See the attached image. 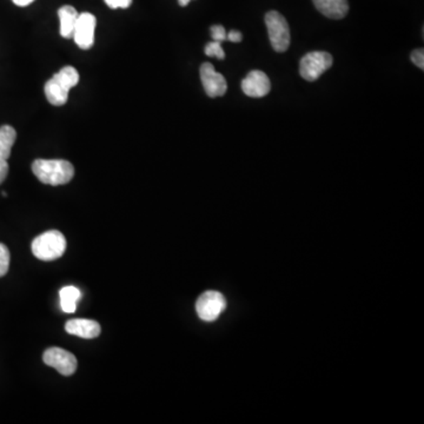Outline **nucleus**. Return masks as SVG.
Listing matches in <instances>:
<instances>
[{"instance_id": "6ab92c4d", "label": "nucleus", "mask_w": 424, "mask_h": 424, "mask_svg": "<svg viewBox=\"0 0 424 424\" xmlns=\"http://www.w3.org/2000/svg\"><path fill=\"white\" fill-rule=\"evenodd\" d=\"M410 59L418 68L424 70V51L423 48H416L411 52Z\"/></svg>"}, {"instance_id": "7ed1b4c3", "label": "nucleus", "mask_w": 424, "mask_h": 424, "mask_svg": "<svg viewBox=\"0 0 424 424\" xmlns=\"http://www.w3.org/2000/svg\"><path fill=\"white\" fill-rule=\"evenodd\" d=\"M32 252L41 261H55L66 250V239L61 231L48 230L39 234L32 242Z\"/></svg>"}, {"instance_id": "2eb2a0df", "label": "nucleus", "mask_w": 424, "mask_h": 424, "mask_svg": "<svg viewBox=\"0 0 424 424\" xmlns=\"http://www.w3.org/2000/svg\"><path fill=\"white\" fill-rule=\"evenodd\" d=\"M17 140V133L11 125L0 126V160L10 158L14 142Z\"/></svg>"}, {"instance_id": "b1692460", "label": "nucleus", "mask_w": 424, "mask_h": 424, "mask_svg": "<svg viewBox=\"0 0 424 424\" xmlns=\"http://www.w3.org/2000/svg\"><path fill=\"white\" fill-rule=\"evenodd\" d=\"M190 1L191 0H178V4H180V6H187Z\"/></svg>"}, {"instance_id": "9b49d317", "label": "nucleus", "mask_w": 424, "mask_h": 424, "mask_svg": "<svg viewBox=\"0 0 424 424\" xmlns=\"http://www.w3.org/2000/svg\"><path fill=\"white\" fill-rule=\"evenodd\" d=\"M65 330L70 335L92 339L99 336L100 326L98 322L92 321V319H75L66 322Z\"/></svg>"}, {"instance_id": "aec40b11", "label": "nucleus", "mask_w": 424, "mask_h": 424, "mask_svg": "<svg viewBox=\"0 0 424 424\" xmlns=\"http://www.w3.org/2000/svg\"><path fill=\"white\" fill-rule=\"evenodd\" d=\"M110 9H128L133 4V0H104Z\"/></svg>"}, {"instance_id": "39448f33", "label": "nucleus", "mask_w": 424, "mask_h": 424, "mask_svg": "<svg viewBox=\"0 0 424 424\" xmlns=\"http://www.w3.org/2000/svg\"><path fill=\"white\" fill-rule=\"evenodd\" d=\"M333 65V56L324 51L310 52L301 59L299 75L306 82H315Z\"/></svg>"}, {"instance_id": "4be33fe9", "label": "nucleus", "mask_w": 424, "mask_h": 424, "mask_svg": "<svg viewBox=\"0 0 424 424\" xmlns=\"http://www.w3.org/2000/svg\"><path fill=\"white\" fill-rule=\"evenodd\" d=\"M7 173H9L7 160H0V184L3 183L4 180H5Z\"/></svg>"}, {"instance_id": "4468645a", "label": "nucleus", "mask_w": 424, "mask_h": 424, "mask_svg": "<svg viewBox=\"0 0 424 424\" xmlns=\"http://www.w3.org/2000/svg\"><path fill=\"white\" fill-rule=\"evenodd\" d=\"M59 297H61V310L66 314H73L77 309V303L82 297V292L78 288L68 285L61 289L59 291Z\"/></svg>"}, {"instance_id": "f8f14e48", "label": "nucleus", "mask_w": 424, "mask_h": 424, "mask_svg": "<svg viewBox=\"0 0 424 424\" xmlns=\"http://www.w3.org/2000/svg\"><path fill=\"white\" fill-rule=\"evenodd\" d=\"M316 9L330 19H342L349 12L348 0H312Z\"/></svg>"}, {"instance_id": "f03ea898", "label": "nucleus", "mask_w": 424, "mask_h": 424, "mask_svg": "<svg viewBox=\"0 0 424 424\" xmlns=\"http://www.w3.org/2000/svg\"><path fill=\"white\" fill-rule=\"evenodd\" d=\"M78 83V71L72 66H65L45 84V97L52 105H64L68 102L70 90Z\"/></svg>"}, {"instance_id": "0eeeda50", "label": "nucleus", "mask_w": 424, "mask_h": 424, "mask_svg": "<svg viewBox=\"0 0 424 424\" xmlns=\"http://www.w3.org/2000/svg\"><path fill=\"white\" fill-rule=\"evenodd\" d=\"M43 360L46 366L55 368L63 376H71L78 367V362L73 353L56 346L45 351Z\"/></svg>"}, {"instance_id": "f3484780", "label": "nucleus", "mask_w": 424, "mask_h": 424, "mask_svg": "<svg viewBox=\"0 0 424 424\" xmlns=\"http://www.w3.org/2000/svg\"><path fill=\"white\" fill-rule=\"evenodd\" d=\"M205 55L207 57H217L218 59H224L225 53L224 50L222 48V43L219 41H211L209 44L205 46Z\"/></svg>"}, {"instance_id": "dca6fc26", "label": "nucleus", "mask_w": 424, "mask_h": 424, "mask_svg": "<svg viewBox=\"0 0 424 424\" xmlns=\"http://www.w3.org/2000/svg\"><path fill=\"white\" fill-rule=\"evenodd\" d=\"M10 252L6 245L0 243V277L6 275L10 268Z\"/></svg>"}, {"instance_id": "1a4fd4ad", "label": "nucleus", "mask_w": 424, "mask_h": 424, "mask_svg": "<svg viewBox=\"0 0 424 424\" xmlns=\"http://www.w3.org/2000/svg\"><path fill=\"white\" fill-rule=\"evenodd\" d=\"M95 25H97V19L93 14L88 12L79 14L72 38L82 50H88L93 46Z\"/></svg>"}, {"instance_id": "9d476101", "label": "nucleus", "mask_w": 424, "mask_h": 424, "mask_svg": "<svg viewBox=\"0 0 424 424\" xmlns=\"http://www.w3.org/2000/svg\"><path fill=\"white\" fill-rule=\"evenodd\" d=\"M242 90L245 95L252 98H262L268 95L272 90V83L268 76L259 70L248 73V76L242 82Z\"/></svg>"}, {"instance_id": "a211bd4d", "label": "nucleus", "mask_w": 424, "mask_h": 424, "mask_svg": "<svg viewBox=\"0 0 424 424\" xmlns=\"http://www.w3.org/2000/svg\"><path fill=\"white\" fill-rule=\"evenodd\" d=\"M210 31L211 37H212L214 41L223 43V41H227V31H225V29L222 25H214L210 29Z\"/></svg>"}, {"instance_id": "f257e3e1", "label": "nucleus", "mask_w": 424, "mask_h": 424, "mask_svg": "<svg viewBox=\"0 0 424 424\" xmlns=\"http://www.w3.org/2000/svg\"><path fill=\"white\" fill-rule=\"evenodd\" d=\"M34 176L41 183L57 187L71 182L75 176V167L68 160H37L32 164Z\"/></svg>"}, {"instance_id": "ddd939ff", "label": "nucleus", "mask_w": 424, "mask_h": 424, "mask_svg": "<svg viewBox=\"0 0 424 424\" xmlns=\"http://www.w3.org/2000/svg\"><path fill=\"white\" fill-rule=\"evenodd\" d=\"M78 16V12H77L75 7L70 6V5L61 6L58 10V17L61 21V37L65 38V39H70V38L73 37Z\"/></svg>"}, {"instance_id": "412c9836", "label": "nucleus", "mask_w": 424, "mask_h": 424, "mask_svg": "<svg viewBox=\"0 0 424 424\" xmlns=\"http://www.w3.org/2000/svg\"><path fill=\"white\" fill-rule=\"evenodd\" d=\"M227 41H232V43H241L243 36H242L241 32L232 30L229 33H227Z\"/></svg>"}, {"instance_id": "20e7f679", "label": "nucleus", "mask_w": 424, "mask_h": 424, "mask_svg": "<svg viewBox=\"0 0 424 424\" xmlns=\"http://www.w3.org/2000/svg\"><path fill=\"white\" fill-rule=\"evenodd\" d=\"M265 25L269 39L276 52H285L290 46V29L288 21L277 11H269L265 14Z\"/></svg>"}, {"instance_id": "6e6552de", "label": "nucleus", "mask_w": 424, "mask_h": 424, "mask_svg": "<svg viewBox=\"0 0 424 424\" xmlns=\"http://www.w3.org/2000/svg\"><path fill=\"white\" fill-rule=\"evenodd\" d=\"M200 81L203 84L204 90L210 98L222 97L225 95L227 90V81L224 76L218 73L214 70V65L211 63H204L200 70Z\"/></svg>"}, {"instance_id": "423d86ee", "label": "nucleus", "mask_w": 424, "mask_h": 424, "mask_svg": "<svg viewBox=\"0 0 424 424\" xmlns=\"http://www.w3.org/2000/svg\"><path fill=\"white\" fill-rule=\"evenodd\" d=\"M227 302L224 296L217 291L204 292L200 296L196 303V311L200 319L205 322H212L219 317L224 311Z\"/></svg>"}, {"instance_id": "5701e85b", "label": "nucleus", "mask_w": 424, "mask_h": 424, "mask_svg": "<svg viewBox=\"0 0 424 424\" xmlns=\"http://www.w3.org/2000/svg\"><path fill=\"white\" fill-rule=\"evenodd\" d=\"M17 6H29L31 4L33 3L34 0H12Z\"/></svg>"}]
</instances>
